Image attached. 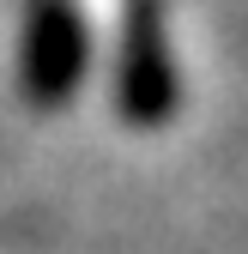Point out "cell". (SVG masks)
Instances as JSON below:
<instances>
[{"label": "cell", "instance_id": "obj_1", "mask_svg": "<svg viewBox=\"0 0 248 254\" xmlns=\"http://www.w3.org/2000/svg\"><path fill=\"white\" fill-rule=\"evenodd\" d=\"M24 79L37 97H55L79 79V61H85V30L73 18L67 0H37L30 12V30H24Z\"/></svg>", "mask_w": 248, "mask_h": 254}, {"label": "cell", "instance_id": "obj_2", "mask_svg": "<svg viewBox=\"0 0 248 254\" xmlns=\"http://www.w3.org/2000/svg\"><path fill=\"white\" fill-rule=\"evenodd\" d=\"M164 97H170L164 30L151 18V6H139L133 30H127V103H133V115H151V109H164Z\"/></svg>", "mask_w": 248, "mask_h": 254}]
</instances>
